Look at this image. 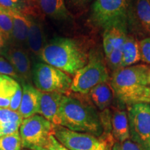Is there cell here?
I'll return each instance as SVG.
<instances>
[{
    "label": "cell",
    "instance_id": "cell-30",
    "mask_svg": "<svg viewBox=\"0 0 150 150\" xmlns=\"http://www.w3.org/2000/svg\"><path fill=\"white\" fill-rule=\"evenodd\" d=\"M22 122H11L0 125V136H6V135L13 134L18 132L20 130V127Z\"/></svg>",
    "mask_w": 150,
    "mask_h": 150
},
{
    "label": "cell",
    "instance_id": "cell-29",
    "mask_svg": "<svg viewBox=\"0 0 150 150\" xmlns=\"http://www.w3.org/2000/svg\"><path fill=\"white\" fill-rule=\"evenodd\" d=\"M139 45L141 61L150 64V36L140 40Z\"/></svg>",
    "mask_w": 150,
    "mask_h": 150
},
{
    "label": "cell",
    "instance_id": "cell-25",
    "mask_svg": "<svg viewBox=\"0 0 150 150\" xmlns=\"http://www.w3.org/2000/svg\"><path fill=\"white\" fill-rule=\"evenodd\" d=\"M0 6L10 11H19L24 13L30 7L23 0H0Z\"/></svg>",
    "mask_w": 150,
    "mask_h": 150
},
{
    "label": "cell",
    "instance_id": "cell-33",
    "mask_svg": "<svg viewBox=\"0 0 150 150\" xmlns=\"http://www.w3.org/2000/svg\"><path fill=\"white\" fill-rule=\"evenodd\" d=\"M70 5L78 8H81L85 7L91 1V0H66Z\"/></svg>",
    "mask_w": 150,
    "mask_h": 150
},
{
    "label": "cell",
    "instance_id": "cell-5",
    "mask_svg": "<svg viewBox=\"0 0 150 150\" xmlns=\"http://www.w3.org/2000/svg\"><path fill=\"white\" fill-rule=\"evenodd\" d=\"M32 79L36 88L41 92L67 95L71 91L72 79L65 72L47 63H37L33 65Z\"/></svg>",
    "mask_w": 150,
    "mask_h": 150
},
{
    "label": "cell",
    "instance_id": "cell-16",
    "mask_svg": "<svg viewBox=\"0 0 150 150\" xmlns=\"http://www.w3.org/2000/svg\"><path fill=\"white\" fill-rule=\"evenodd\" d=\"M13 19L12 45L24 48L27 47L29 22L26 15L19 11L8 10Z\"/></svg>",
    "mask_w": 150,
    "mask_h": 150
},
{
    "label": "cell",
    "instance_id": "cell-31",
    "mask_svg": "<svg viewBox=\"0 0 150 150\" xmlns=\"http://www.w3.org/2000/svg\"><path fill=\"white\" fill-rule=\"evenodd\" d=\"M45 147L48 150H70L62 145L61 142L54 137V135L50 137Z\"/></svg>",
    "mask_w": 150,
    "mask_h": 150
},
{
    "label": "cell",
    "instance_id": "cell-35",
    "mask_svg": "<svg viewBox=\"0 0 150 150\" xmlns=\"http://www.w3.org/2000/svg\"><path fill=\"white\" fill-rule=\"evenodd\" d=\"M4 38L1 36V33H0V54H2V52L4 50Z\"/></svg>",
    "mask_w": 150,
    "mask_h": 150
},
{
    "label": "cell",
    "instance_id": "cell-2",
    "mask_svg": "<svg viewBox=\"0 0 150 150\" xmlns=\"http://www.w3.org/2000/svg\"><path fill=\"white\" fill-rule=\"evenodd\" d=\"M61 125L77 132L99 138L103 133L99 114L93 104L70 94L63 95L60 107Z\"/></svg>",
    "mask_w": 150,
    "mask_h": 150
},
{
    "label": "cell",
    "instance_id": "cell-12",
    "mask_svg": "<svg viewBox=\"0 0 150 150\" xmlns=\"http://www.w3.org/2000/svg\"><path fill=\"white\" fill-rule=\"evenodd\" d=\"M28 19L29 29L27 34V47L35 55L40 56L45 45L44 29L41 21L35 16L33 9L30 8L24 13Z\"/></svg>",
    "mask_w": 150,
    "mask_h": 150
},
{
    "label": "cell",
    "instance_id": "cell-6",
    "mask_svg": "<svg viewBox=\"0 0 150 150\" xmlns=\"http://www.w3.org/2000/svg\"><path fill=\"white\" fill-rule=\"evenodd\" d=\"M54 127L55 125L39 114L23 119L19 130L22 147L31 150L45 147L50 137L54 135Z\"/></svg>",
    "mask_w": 150,
    "mask_h": 150
},
{
    "label": "cell",
    "instance_id": "cell-23",
    "mask_svg": "<svg viewBox=\"0 0 150 150\" xmlns=\"http://www.w3.org/2000/svg\"><path fill=\"white\" fill-rule=\"evenodd\" d=\"M20 132L0 136V150H22Z\"/></svg>",
    "mask_w": 150,
    "mask_h": 150
},
{
    "label": "cell",
    "instance_id": "cell-28",
    "mask_svg": "<svg viewBox=\"0 0 150 150\" xmlns=\"http://www.w3.org/2000/svg\"><path fill=\"white\" fill-rule=\"evenodd\" d=\"M112 150H146L142 146L128 139L125 141L115 142L112 147Z\"/></svg>",
    "mask_w": 150,
    "mask_h": 150
},
{
    "label": "cell",
    "instance_id": "cell-36",
    "mask_svg": "<svg viewBox=\"0 0 150 150\" xmlns=\"http://www.w3.org/2000/svg\"><path fill=\"white\" fill-rule=\"evenodd\" d=\"M32 150H48V149L45 147H35L34 149H33Z\"/></svg>",
    "mask_w": 150,
    "mask_h": 150
},
{
    "label": "cell",
    "instance_id": "cell-1",
    "mask_svg": "<svg viewBox=\"0 0 150 150\" xmlns=\"http://www.w3.org/2000/svg\"><path fill=\"white\" fill-rule=\"evenodd\" d=\"M150 69L145 65H134L115 71L110 80L116 98L122 104L131 106L150 103Z\"/></svg>",
    "mask_w": 150,
    "mask_h": 150
},
{
    "label": "cell",
    "instance_id": "cell-11",
    "mask_svg": "<svg viewBox=\"0 0 150 150\" xmlns=\"http://www.w3.org/2000/svg\"><path fill=\"white\" fill-rule=\"evenodd\" d=\"M63 95H64L58 93H45L40 91L38 114L43 116L56 126H60L61 120L59 112Z\"/></svg>",
    "mask_w": 150,
    "mask_h": 150
},
{
    "label": "cell",
    "instance_id": "cell-19",
    "mask_svg": "<svg viewBox=\"0 0 150 150\" xmlns=\"http://www.w3.org/2000/svg\"><path fill=\"white\" fill-rule=\"evenodd\" d=\"M127 20L122 19L112 22L105 28L104 33L108 35L114 49H122L127 35Z\"/></svg>",
    "mask_w": 150,
    "mask_h": 150
},
{
    "label": "cell",
    "instance_id": "cell-22",
    "mask_svg": "<svg viewBox=\"0 0 150 150\" xmlns=\"http://www.w3.org/2000/svg\"><path fill=\"white\" fill-rule=\"evenodd\" d=\"M0 33L4 41H11L13 37V19L8 9L0 6Z\"/></svg>",
    "mask_w": 150,
    "mask_h": 150
},
{
    "label": "cell",
    "instance_id": "cell-14",
    "mask_svg": "<svg viewBox=\"0 0 150 150\" xmlns=\"http://www.w3.org/2000/svg\"><path fill=\"white\" fill-rule=\"evenodd\" d=\"M38 8L43 15L57 21L72 20L65 0H35Z\"/></svg>",
    "mask_w": 150,
    "mask_h": 150
},
{
    "label": "cell",
    "instance_id": "cell-26",
    "mask_svg": "<svg viewBox=\"0 0 150 150\" xmlns=\"http://www.w3.org/2000/svg\"><path fill=\"white\" fill-rule=\"evenodd\" d=\"M122 49H114L110 55L106 57V63L114 72L121 68Z\"/></svg>",
    "mask_w": 150,
    "mask_h": 150
},
{
    "label": "cell",
    "instance_id": "cell-15",
    "mask_svg": "<svg viewBox=\"0 0 150 150\" xmlns=\"http://www.w3.org/2000/svg\"><path fill=\"white\" fill-rule=\"evenodd\" d=\"M40 91L29 83L22 84V97L18 112L23 119L38 114Z\"/></svg>",
    "mask_w": 150,
    "mask_h": 150
},
{
    "label": "cell",
    "instance_id": "cell-8",
    "mask_svg": "<svg viewBox=\"0 0 150 150\" xmlns=\"http://www.w3.org/2000/svg\"><path fill=\"white\" fill-rule=\"evenodd\" d=\"M127 115L131 140L150 150V105L139 103L129 106Z\"/></svg>",
    "mask_w": 150,
    "mask_h": 150
},
{
    "label": "cell",
    "instance_id": "cell-4",
    "mask_svg": "<svg viewBox=\"0 0 150 150\" xmlns=\"http://www.w3.org/2000/svg\"><path fill=\"white\" fill-rule=\"evenodd\" d=\"M106 81H109V75L106 62L101 53L92 51L88 54L87 64L74 75L70 90L74 93L86 95L95 86Z\"/></svg>",
    "mask_w": 150,
    "mask_h": 150
},
{
    "label": "cell",
    "instance_id": "cell-7",
    "mask_svg": "<svg viewBox=\"0 0 150 150\" xmlns=\"http://www.w3.org/2000/svg\"><path fill=\"white\" fill-rule=\"evenodd\" d=\"M132 0H95L92 6L91 20L105 29L112 22L128 19Z\"/></svg>",
    "mask_w": 150,
    "mask_h": 150
},
{
    "label": "cell",
    "instance_id": "cell-32",
    "mask_svg": "<svg viewBox=\"0 0 150 150\" xmlns=\"http://www.w3.org/2000/svg\"><path fill=\"white\" fill-rule=\"evenodd\" d=\"M103 48L105 54V56L107 57L110 55L112 50H114L113 46H112L111 42L108 38V35L106 33H103Z\"/></svg>",
    "mask_w": 150,
    "mask_h": 150
},
{
    "label": "cell",
    "instance_id": "cell-9",
    "mask_svg": "<svg viewBox=\"0 0 150 150\" xmlns=\"http://www.w3.org/2000/svg\"><path fill=\"white\" fill-rule=\"evenodd\" d=\"M54 136L70 150H99L101 140L93 135L77 132L62 126L54 127Z\"/></svg>",
    "mask_w": 150,
    "mask_h": 150
},
{
    "label": "cell",
    "instance_id": "cell-37",
    "mask_svg": "<svg viewBox=\"0 0 150 150\" xmlns=\"http://www.w3.org/2000/svg\"><path fill=\"white\" fill-rule=\"evenodd\" d=\"M148 81H149V85H150V70H149V74H148Z\"/></svg>",
    "mask_w": 150,
    "mask_h": 150
},
{
    "label": "cell",
    "instance_id": "cell-38",
    "mask_svg": "<svg viewBox=\"0 0 150 150\" xmlns=\"http://www.w3.org/2000/svg\"><path fill=\"white\" fill-rule=\"evenodd\" d=\"M23 150H31V149H23Z\"/></svg>",
    "mask_w": 150,
    "mask_h": 150
},
{
    "label": "cell",
    "instance_id": "cell-24",
    "mask_svg": "<svg viewBox=\"0 0 150 150\" xmlns=\"http://www.w3.org/2000/svg\"><path fill=\"white\" fill-rule=\"evenodd\" d=\"M22 120L23 118L18 111H15L9 108L0 107V125L16 122H22Z\"/></svg>",
    "mask_w": 150,
    "mask_h": 150
},
{
    "label": "cell",
    "instance_id": "cell-20",
    "mask_svg": "<svg viewBox=\"0 0 150 150\" xmlns=\"http://www.w3.org/2000/svg\"><path fill=\"white\" fill-rule=\"evenodd\" d=\"M122 59L121 68L136 64L141 61L139 42L131 35H127L122 46Z\"/></svg>",
    "mask_w": 150,
    "mask_h": 150
},
{
    "label": "cell",
    "instance_id": "cell-21",
    "mask_svg": "<svg viewBox=\"0 0 150 150\" xmlns=\"http://www.w3.org/2000/svg\"><path fill=\"white\" fill-rule=\"evenodd\" d=\"M19 86L20 85L16 79L0 74V107L9 108Z\"/></svg>",
    "mask_w": 150,
    "mask_h": 150
},
{
    "label": "cell",
    "instance_id": "cell-34",
    "mask_svg": "<svg viewBox=\"0 0 150 150\" xmlns=\"http://www.w3.org/2000/svg\"><path fill=\"white\" fill-rule=\"evenodd\" d=\"M112 145L107 143V142L101 140V144L99 146V150H112Z\"/></svg>",
    "mask_w": 150,
    "mask_h": 150
},
{
    "label": "cell",
    "instance_id": "cell-3",
    "mask_svg": "<svg viewBox=\"0 0 150 150\" xmlns=\"http://www.w3.org/2000/svg\"><path fill=\"white\" fill-rule=\"evenodd\" d=\"M40 58L45 63L72 75L88 61V54L83 47L68 38H55L45 43Z\"/></svg>",
    "mask_w": 150,
    "mask_h": 150
},
{
    "label": "cell",
    "instance_id": "cell-10",
    "mask_svg": "<svg viewBox=\"0 0 150 150\" xmlns=\"http://www.w3.org/2000/svg\"><path fill=\"white\" fill-rule=\"evenodd\" d=\"M5 59L14 67L22 80L29 81L32 78L31 61L24 48L11 45L2 52Z\"/></svg>",
    "mask_w": 150,
    "mask_h": 150
},
{
    "label": "cell",
    "instance_id": "cell-17",
    "mask_svg": "<svg viewBox=\"0 0 150 150\" xmlns=\"http://www.w3.org/2000/svg\"><path fill=\"white\" fill-rule=\"evenodd\" d=\"M109 81L99 83L88 93L92 103L102 111L109 107L115 96L113 89Z\"/></svg>",
    "mask_w": 150,
    "mask_h": 150
},
{
    "label": "cell",
    "instance_id": "cell-27",
    "mask_svg": "<svg viewBox=\"0 0 150 150\" xmlns=\"http://www.w3.org/2000/svg\"><path fill=\"white\" fill-rule=\"evenodd\" d=\"M0 74L10 76L14 79L22 80L12 65L2 56H0Z\"/></svg>",
    "mask_w": 150,
    "mask_h": 150
},
{
    "label": "cell",
    "instance_id": "cell-13",
    "mask_svg": "<svg viewBox=\"0 0 150 150\" xmlns=\"http://www.w3.org/2000/svg\"><path fill=\"white\" fill-rule=\"evenodd\" d=\"M129 19L139 32L150 36V0H132Z\"/></svg>",
    "mask_w": 150,
    "mask_h": 150
},
{
    "label": "cell",
    "instance_id": "cell-18",
    "mask_svg": "<svg viewBox=\"0 0 150 150\" xmlns=\"http://www.w3.org/2000/svg\"><path fill=\"white\" fill-rule=\"evenodd\" d=\"M112 134L115 142L130 139L128 115L124 110L115 108L112 114Z\"/></svg>",
    "mask_w": 150,
    "mask_h": 150
}]
</instances>
